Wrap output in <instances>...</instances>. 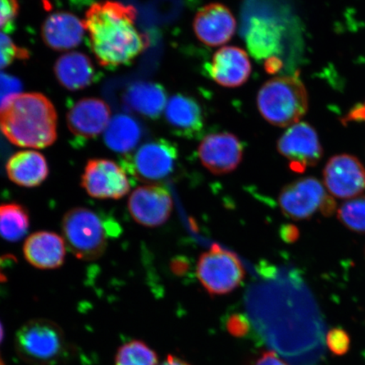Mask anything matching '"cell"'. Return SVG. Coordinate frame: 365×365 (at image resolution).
<instances>
[{"mask_svg": "<svg viewBox=\"0 0 365 365\" xmlns=\"http://www.w3.org/2000/svg\"><path fill=\"white\" fill-rule=\"evenodd\" d=\"M210 76L217 84L235 88L245 83L251 74V63L245 50L228 46L217 50L209 67Z\"/></svg>", "mask_w": 365, "mask_h": 365, "instance_id": "2e32d148", "label": "cell"}, {"mask_svg": "<svg viewBox=\"0 0 365 365\" xmlns=\"http://www.w3.org/2000/svg\"><path fill=\"white\" fill-rule=\"evenodd\" d=\"M236 27L235 18L230 9L218 3L200 9L193 22L196 36L210 47L227 43L235 34Z\"/></svg>", "mask_w": 365, "mask_h": 365, "instance_id": "5bb4252c", "label": "cell"}, {"mask_svg": "<svg viewBox=\"0 0 365 365\" xmlns=\"http://www.w3.org/2000/svg\"><path fill=\"white\" fill-rule=\"evenodd\" d=\"M115 223L103 220L89 208L76 207L68 211L62 220L66 244L76 257L95 261L106 251L109 236L115 235Z\"/></svg>", "mask_w": 365, "mask_h": 365, "instance_id": "277c9868", "label": "cell"}, {"mask_svg": "<svg viewBox=\"0 0 365 365\" xmlns=\"http://www.w3.org/2000/svg\"><path fill=\"white\" fill-rule=\"evenodd\" d=\"M159 365H191L184 359H181L179 356L168 354L162 364Z\"/></svg>", "mask_w": 365, "mask_h": 365, "instance_id": "e575fe53", "label": "cell"}, {"mask_svg": "<svg viewBox=\"0 0 365 365\" xmlns=\"http://www.w3.org/2000/svg\"><path fill=\"white\" fill-rule=\"evenodd\" d=\"M167 102L165 90L152 82H138L131 86L125 95V103L130 108L152 118L161 115Z\"/></svg>", "mask_w": 365, "mask_h": 365, "instance_id": "cb8c5ba5", "label": "cell"}, {"mask_svg": "<svg viewBox=\"0 0 365 365\" xmlns=\"http://www.w3.org/2000/svg\"><path fill=\"white\" fill-rule=\"evenodd\" d=\"M115 365H159V358L143 341L132 340L118 349Z\"/></svg>", "mask_w": 365, "mask_h": 365, "instance_id": "484cf974", "label": "cell"}, {"mask_svg": "<svg viewBox=\"0 0 365 365\" xmlns=\"http://www.w3.org/2000/svg\"><path fill=\"white\" fill-rule=\"evenodd\" d=\"M128 208L137 223L148 227H156L164 225L170 217L172 196L162 185L140 186L130 195Z\"/></svg>", "mask_w": 365, "mask_h": 365, "instance_id": "7c38bea8", "label": "cell"}, {"mask_svg": "<svg viewBox=\"0 0 365 365\" xmlns=\"http://www.w3.org/2000/svg\"><path fill=\"white\" fill-rule=\"evenodd\" d=\"M133 6L116 1L95 3L84 20L91 48L103 67L128 65L148 47V41L135 26Z\"/></svg>", "mask_w": 365, "mask_h": 365, "instance_id": "6da1fadb", "label": "cell"}, {"mask_svg": "<svg viewBox=\"0 0 365 365\" xmlns=\"http://www.w3.org/2000/svg\"><path fill=\"white\" fill-rule=\"evenodd\" d=\"M15 348L23 361L31 365H54L68 354L61 327L46 319L24 324L16 332Z\"/></svg>", "mask_w": 365, "mask_h": 365, "instance_id": "5b68a950", "label": "cell"}, {"mask_svg": "<svg viewBox=\"0 0 365 365\" xmlns=\"http://www.w3.org/2000/svg\"><path fill=\"white\" fill-rule=\"evenodd\" d=\"M23 254L31 266L41 270H53L65 262L66 241L56 232H36L26 240Z\"/></svg>", "mask_w": 365, "mask_h": 365, "instance_id": "e0dca14e", "label": "cell"}, {"mask_svg": "<svg viewBox=\"0 0 365 365\" xmlns=\"http://www.w3.org/2000/svg\"><path fill=\"white\" fill-rule=\"evenodd\" d=\"M85 31L84 22L78 17L68 12H57L43 22L42 38L48 47L65 51L81 44Z\"/></svg>", "mask_w": 365, "mask_h": 365, "instance_id": "ac0fdd59", "label": "cell"}, {"mask_svg": "<svg viewBox=\"0 0 365 365\" xmlns=\"http://www.w3.org/2000/svg\"><path fill=\"white\" fill-rule=\"evenodd\" d=\"M227 331L231 335L241 337L248 334L250 331V323L248 319L241 314H235L228 319L227 322Z\"/></svg>", "mask_w": 365, "mask_h": 365, "instance_id": "1f68e13d", "label": "cell"}, {"mask_svg": "<svg viewBox=\"0 0 365 365\" xmlns=\"http://www.w3.org/2000/svg\"><path fill=\"white\" fill-rule=\"evenodd\" d=\"M54 73L59 83L71 91L88 88L96 80V70L93 62L86 54L72 52L58 58Z\"/></svg>", "mask_w": 365, "mask_h": 365, "instance_id": "7402d4cb", "label": "cell"}, {"mask_svg": "<svg viewBox=\"0 0 365 365\" xmlns=\"http://www.w3.org/2000/svg\"><path fill=\"white\" fill-rule=\"evenodd\" d=\"M326 344L331 354L344 356L349 352L351 348L350 336L342 328H332L326 336Z\"/></svg>", "mask_w": 365, "mask_h": 365, "instance_id": "f1b7e54d", "label": "cell"}, {"mask_svg": "<svg viewBox=\"0 0 365 365\" xmlns=\"http://www.w3.org/2000/svg\"><path fill=\"white\" fill-rule=\"evenodd\" d=\"M251 365H290L274 351H263L257 355Z\"/></svg>", "mask_w": 365, "mask_h": 365, "instance_id": "d6a6232c", "label": "cell"}, {"mask_svg": "<svg viewBox=\"0 0 365 365\" xmlns=\"http://www.w3.org/2000/svg\"><path fill=\"white\" fill-rule=\"evenodd\" d=\"M81 187L91 197L100 200L121 199L130 190L124 168L104 158L89 160L81 175Z\"/></svg>", "mask_w": 365, "mask_h": 365, "instance_id": "9c48e42d", "label": "cell"}, {"mask_svg": "<svg viewBox=\"0 0 365 365\" xmlns=\"http://www.w3.org/2000/svg\"><path fill=\"white\" fill-rule=\"evenodd\" d=\"M22 84L19 79L11 75L0 72V107L9 98L20 94Z\"/></svg>", "mask_w": 365, "mask_h": 365, "instance_id": "4dcf8cb0", "label": "cell"}, {"mask_svg": "<svg viewBox=\"0 0 365 365\" xmlns=\"http://www.w3.org/2000/svg\"><path fill=\"white\" fill-rule=\"evenodd\" d=\"M0 365H4L1 357H0Z\"/></svg>", "mask_w": 365, "mask_h": 365, "instance_id": "ab89813d", "label": "cell"}, {"mask_svg": "<svg viewBox=\"0 0 365 365\" xmlns=\"http://www.w3.org/2000/svg\"><path fill=\"white\" fill-rule=\"evenodd\" d=\"M107 147L113 152L130 153L143 138V129L133 117L118 114L109 122L103 132Z\"/></svg>", "mask_w": 365, "mask_h": 365, "instance_id": "603a6c76", "label": "cell"}, {"mask_svg": "<svg viewBox=\"0 0 365 365\" xmlns=\"http://www.w3.org/2000/svg\"><path fill=\"white\" fill-rule=\"evenodd\" d=\"M2 259H0V282L6 280V277L4 275L3 271L1 270Z\"/></svg>", "mask_w": 365, "mask_h": 365, "instance_id": "74e56055", "label": "cell"}, {"mask_svg": "<svg viewBox=\"0 0 365 365\" xmlns=\"http://www.w3.org/2000/svg\"><path fill=\"white\" fill-rule=\"evenodd\" d=\"M9 179L14 184L34 188L43 184L49 175L47 160L36 150H21L9 158L6 164Z\"/></svg>", "mask_w": 365, "mask_h": 365, "instance_id": "ffe728a7", "label": "cell"}, {"mask_svg": "<svg viewBox=\"0 0 365 365\" xmlns=\"http://www.w3.org/2000/svg\"><path fill=\"white\" fill-rule=\"evenodd\" d=\"M57 125L56 109L43 94L20 93L0 107V130L17 147H49L57 139Z\"/></svg>", "mask_w": 365, "mask_h": 365, "instance_id": "7a4b0ae2", "label": "cell"}, {"mask_svg": "<svg viewBox=\"0 0 365 365\" xmlns=\"http://www.w3.org/2000/svg\"><path fill=\"white\" fill-rule=\"evenodd\" d=\"M257 107L271 125L290 127L300 122L308 111L307 90L299 76L274 77L259 89Z\"/></svg>", "mask_w": 365, "mask_h": 365, "instance_id": "3957f363", "label": "cell"}, {"mask_svg": "<svg viewBox=\"0 0 365 365\" xmlns=\"http://www.w3.org/2000/svg\"><path fill=\"white\" fill-rule=\"evenodd\" d=\"M243 144L238 137L227 132L204 137L198 148L200 162L217 175L235 170L243 158Z\"/></svg>", "mask_w": 365, "mask_h": 365, "instance_id": "4fadbf2b", "label": "cell"}, {"mask_svg": "<svg viewBox=\"0 0 365 365\" xmlns=\"http://www.w3.org/2000/svg\"><path fill=\"white\" fill-rule=\"evenodd\" d=\"M344 123L365 122V102L356 105L346 117L342 120Z\"/></svg>", "mask_w": 365, "mask_h": 365, "instance_id": "836d02e7", "label": "cell"}, {"mask_svg": "<svg viewBox=\"0 0 365 365\" xmlns=\"http://www.w3.org/2000/svg\"><path fill=\"white\" fill-rule=\"evenodd\" d=\"M177 159L176 145L171 141L159 139L141 145L133 153L125 155L121 165L137 180L155 182L171 175Z\"/></svg>", "mask_w": 365, "mask_h": 365, "instance_id": "ba28073f", "label": "cell"}, {"mask_svg": "<svg viewBox=\"0 0 365 365\" xmlns=\"http://www.w3.org/2000/svg\"><path fill=\"white\" fill-rule=\"evenodd\" d=\"M111 120V110L101 99L83 98L76 103L67 114L71 133L80 139H93L106 130Z\"/></svg>", "mask_w": 365, "mask_h": 365, "instance_id": "9a60e30c", "label": "cell"}, {"mask_svg": "<svg viewBox=\"0 0 365 365\" xmlns=\"http://www.w3.org/2000/svg\"><path fill=\"white\" fill-rule=\"evenodd\" d=\"M277 150L289 160L292 170L296 172L317 165L323 157L317 132L307 122L290 126L278 140Z\"/></svg>", "mask_w": 365, "mask_h": 365, "instance_id": "30bf717a", "label": "cell"}, {"mask_svg": "<svg viewBox=\"0 0 365 365\" xmlns=\"http://www.w3.org/2000/svg\"><path fill=\"white\" fill-rule=\"evenodd\" d=\"M245 39L249 52L258 61L272 58L281 52L282 31L271 19L257 17L251 20Z\"/></svg>", "mask_w": 365, "mask_h": 365, "instance_id": "44dd1931", "label": "cell"}, {"mask_svg": "<svg viewBox=\"0 0 365 365\" xmlns=\"http://www.w3.org/2000/svg\"><path fill=\"white\" fill-rule=\"evenodd\" d=\"M19 13L18 0H0V31L12 29Z\"/></svg>", "mask_w": 365, "mask_h": 365, "instance_id": "f546056e", "label": "cell"}, {"mask_svg": "<svg viewBox=\"0 0 365 365\" xmlns=\"http://www.w3.org/2000/svg\"><path fill=\"white\" fill-rule=\"evenodd\" d=\"M196 274L208 294L225 295L242 284L245 269L235 253L215 244L200 255Z\"/></svg>", "mask_w": 365, "mask_h": 365, "instance_id": "52a82bcc", "label": "cell"}, {"mask_svg": "<svg viewBox=\"0 0 365 365\" xmlns=\"http://www.w3.org/2000/svg\"><path fill=\"white\" fill-rule=\"evenodd\" d=\"M164 115L177 135L193 139L203 130L202 108L195 99L185 95L178 94L168 99Z\"/></svg>", "mask_w": 365, "mask_h": 365, "instance_id": "d6986e66", "label": "cell"}, {"mask_svg": "<svg viewBox=\"0 0 365 365\" xmlns=\"http://www.w3.org/2000/svg\"><path fill=\"white\" fill-rule=\"evenodd\" d=\"M339 221L349 230L365 232V195L348 200L337 210Z\"/></svg>", "mask_w": 365, "mask_h": 365, "instance_id": "4316f807", "label": "cell"}, {"mask_svg": "<svg viewBox=\"0 0 365 365\" xmlns=\"http://www.w3.org/2000/svg\"><path fill=\"white\" fill-rule=\"evenodd\" d=\"M29 57V50L16 45L10 36L0 31V70Z\"/></svg>", "mask_w": 365, "mask_h": 365, "instance_id": "83f0119b", "label": "cell"}, {"mask_svg": "<svg viewBox=\"0 0 365 365\" xmlns=\"http://www.w3.org/2000/svg\"><path fill=\"white\" fill-rule=\"evenodd\" d=\"M284 232H287V235L284 237V240H289V241H294L297 239V237H298V230H297V228L293 226H289L284 227Z\"/></svg>", "mask_w": 365, "mask_h": 365, "instance_id": "8d00e7d4", "label": "cell"}, {"mask_svg": "<svg viewBox=\"0 0 365 365\" xmlns=\"http://www.w3.org/2000/svg\"><path fill=\"white\" fill-rule=\"evenodd\" d=\"M4 339V328L1 322H0V344H1Z\"/></svg>", "mask_w": 365, "mask_h": 365, "instance_id": "f35d334b", "label": "cell"}, {"mask_svg": "<svg viewBox=\"0 0 365 365\" xmlns=\"http://www.w3.org/2000/svg\"><path fill=\"white\" fill-rule=\"evenodd\" d=\"M30 227V215L27 209L19 203L0 205V237L11 243L20 241Z\"/></svg>", "mask_w": 365, "mask_h": 365, "instance_id": "d4e9b609", "label": "cell"}, {"mask_svg": "<svg viewBox=\"0 0 365 365\" xmlns=\"http://www.w3.org/2000/svg\"><path fill=\"white\" fill-rule=\"evenodd\" d=\"M8 153L6 145L0 141V170H2L4 162H8Z\"/></svg>", "mask_w": 365, "mask_h": 365, "instance_id": "d590c367", "label": "cell"}, {"mask_svg": "<svg viewBox=\"0 0 365 365\" xmlns=\"http://www.w3.org/2000/svg\"><path fill=\"white\" fill-rule=\"evenodd\" d=\"M278 202L284 215L296 221L307 220L318 212L329 217L336 205L321 181L314 177L302 178L286 185Z\"/></svg>", "mask_w": 365, "mask_h": 365, "instance_id": "8992f818", "label": "cell"}, {"mask_svg": "<svg viewBox=\"0 0 365 365\" xmlns=\"http://www.w3.org/2000/svg\"><path fill=\"white\" fill-rule=\"evenodd\" d=\"M323 177L327 189L337 198L353 199L365 189V168L352 155L331 158L324 168Z\"/></svg>", "mask_w": 365, "mask_h": 365, "instance_id": "8fae6325", "label": "cell"}]
</instances>
